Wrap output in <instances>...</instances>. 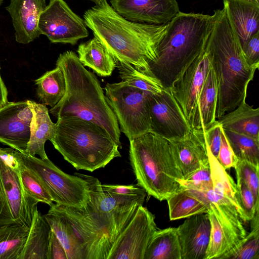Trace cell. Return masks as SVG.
Segmentation results:
<instances>
[{"label":"cell","instance_id":"obj_23","mask_svg":"<svg viewBox=\"0 0 259 259\" xmlns=\"http://www.w3.org/2000/svg\"><path fill=\"white\" fill-rule=\"evenodd\" d=\"M217 86L211 66L205 78L194 112L192 129L206 130L217 120Z\"/></svg>","mask_w":259,"mask_h":259},{"label":"cell","instance_id":"obj_37","mask_svg":"<svg viewBox=\"0 0 259 259\" xmlns=\"http://www.w3.org/2000/svg\"><path fill=\"white\" fill-rule=\"evenodd\" d=\"M181 187L201 193L213 189L209 163L179 180Z\"/></svg>","mask_w":259,"mask_h":259},{"label":"cell","instance_id":"obj_27","mask_svg":"<svg viewBox=\"0 0 259 259\" xmlns=\"http://www.w3.org/2000/svg\"><path fill=\"white\" fill-rule=\"evenodd\" d=\"M51 231L50 225L36 207L26 242L18 259H47Z\"/></svg>","mask_w":259,"mask_h":259},{"label":"cell","instance_id":"obj_44","mask_svg":"<svg viewBox=\"0 0 259 259\" xmlns=\"http://www.w3.org/2000/svg\"><path fill=\"white\" fill-rule=\"evenodd\" d=\"M7 96V89L2 78L0 72V108L9 102L8 100Z\"/></svg>","mask_w":259,"mask_h":259},{"label":"cell","instance_id":"obj_10","mask_svg":"<svg viewBox=\"0 0 259 259\" xmlns=\"http://www.w3.org/2000/svg\"><path fill=\"white\" fill-rule=\"evenodd\" d=\"M48 212L65 218L82 244L85 259H107L113 243L105 224L84 207L53 203Z\"/></svg>","mask_w":259,"mask_h":259},{"label":"cell","instance_id":"obj_30","mask_svg":"<svg viewBox=\"0 0 259 259\" xmlns=\"http://www.w3.org/2000/svg\"><path fill=\"white\" fill-rule=\"evenodd\" d=\"M36 95L41 104L55 106L63 97L66 91V82L62 69L56 66L48 71L34 81Z\"/></svg>","mask_w":259,"mask_h":259},{"label":"cell","instance_id":"obj_12","mask_svg":"<svg viewBox=\"0 0 259 259\" xmlns=\"http://www.w3.org/2000/svg\"><path fill=\"white\" fill-rule=\"evenodd\" d=\"M157 230L154 215L146 207L139 206L115 240L107 259H144Z\"/></svg>","mask_w":259,"mask_h":259},{"label":"cell","instance_id":"obj_2","mask_svg":"<svg viewBox=\"0 0 259 259\" xmlns=\"http://www.w3.org/2000/svg\"><path fill=\"white\" fill-rule=\"evenodd\" d=\"M214 21L205 50L217 86L215 118L219 119L246 100L256 69L245 60L239 39L225 9L214 11Z\"/></svg>","mask_w":259,"mask_h":259},{"label":"cell","instance_id":"obj_32","mask_svg":"<svg viewBox=\"0 0 259 259\" xmlns=\"http://www.w3.org/2000/svg\"><path fill=\"white\" fill-rule=\"evenodd\" d=\"M209 163L213 183L212 190L234 205L239 213L236 183L211 153L207 146Z\"/></svg>","mask_w":259,"mask_h":259},{"label":"cell","instance_id":"obj_3","mask_svg":"<svg viewBox=\"0 0 259 259\" xmlns=\"http://www.w3.org/2000/svg\"><path fill=\"white\" fill-rule=\"evenodd\" d=\"M56 66L63 71L66 91L62 99L50 109V113L57 118L75 116L93 122L105 129L121 148L117 120L97 77L85 68L71 51L60 54Z\"/></svg>","mask_w":259,"mask_h":259},{"label":"cell","instance_id":"obj_20","mask_svg":"<svg viewBox=\"0 0 259 259\" xmlns=\"http://www.w3.org/2000/svg\"><path fill=\"white\" fill-rule=\"evenodd\" d=\"M224 8L242 48L259 32V4L246 0H223Z\"/></svg>","mask_w":259,"mask_h":259},{"label":"cell","instance_id":"obj_42","mask_svg":"<svg viewBox=\"0 0 259 259\" xmlns=\"http://www.w3.org/2000/svg\"><path fill=\"white\" fill-rule=\"evenodd\" d=\"M223 127L217 119L209 128L205 130V138L207 146L212 154L217 158L221 142Z\"/></svg>","mask_w":259,"mask_h":259},{"label":"cell","instance_id":"obj_31","mask_svg":"<svg viewBox=\"0 0 259 259\" xmlns=\"http://www.w3.org/2000/svg\"><path fill=\"white\" fill-rule=\"evenodd\" d=\"M28 230L17 225L0 226V259H18Z\"/></svg>","mask_w":259,"mask_h":259},{"label":"cell","instance_id":"obj_29","mask_svg":"<svg viewBox=\"0 0 259 259\" xmlns=\"http://www.w3.org/2000/svg\"><path fill=\"white\" fill-rule=\"evenodd\" d=\"M144 259H182L177 228L157 229L147 246Z\"/></svg>","mask_w":259,"mask_h":259},{"label":"cell","instance_id":"obj_38","mask_svg":"<svg viewBox=\"0 0 259 259\" xmlns=\"http://www.w3.org/2000/svg\"><path fill=\"white\" fill-rule=\"evenodd\" d=\"M236 180L244 183L252 192L259 204V165L245 161L238 160L235 168Z\"/></svg>","mask_w":259,"mask_h":259},{"label":"cell","instance_id":"obj_24","mask_svg":"<svg viewBox=\"0 0 259 259\" xmlns=\"http://www.w3.org/2000/svg\"><path fill=\"white\" fill-rule=\"evenodd\" d=\"M166 201L170 221L207 213L209 207V202L202 193L182 187Z\"/></svg>","mask_w":259,"mask_h":259},{"label":"cell","instance_id":"obj_15","mask_svg":"<svg viewBox=\"0 0 259 259\" xmlns=\"http://www.w3.org/2000/svg\"><path fill=\"white\" fill-rule=\"evenodd\" d=\"M32 112L28 100L8 102L0 108V142L26 154Z\"/></svg>","mask_w":259,"mask_h":259},{"label":"cell","instance_id":"obj_1","mask_svg":"<svg viewBox=\"0 0 259 259\" xmlns=\"http://www.w3.org/2000/svg\"><path fill=\"white\" fill-rule=\"evenodd\" d=\"M83 18L94 37L118 62L130 64L152 75L148 62L156 58V48L167 24L131 21L118 14L107 1L86 11Z\"/></svg>","mask_w":259,"mask_h":259},{"label":"cell","instance_id":"obj_28","mask_svg":"<svg viewBox=\"0 0 259 259\" xmlns=\"http://www.w3.org/2000/svg\"><path fill=\"white\" fill-rule=\"evenodd\" d=\"M44 217L64 247L68 259H85L82 244L71 223L55 213L48 212Z\"/></svg>","mask_w":259,"mask_h":259},{"label":"cell","instance_id":"obj_41","mask_svg":"<svg viewBox=\"0 0 259 259\" xmlns=\"http://www.w3.org/2000/svg\"><path fill=\"white\" fill-rule=\"evenodd\" d=\"M247 63L256 70L259 67V32L254 34L242 48Z\"/></svg>","mask_w":259,"mask_h":259},{"label":"cell","instance_id":"obj_34","mask_svg":"<svg viewBox=\"0 0 259 259\" xmlns=\"http://www.w3.org/2000/svg\"><path fill=\"white\" fill-rule=\"evenodd\" d=\"M238 160L259 165V140L248 136L224 130Z\"/></svg>","mask_w":259,"mask_h":259},{"label":"cell","instance_id":"obj_35","mask_svg":"<svg viewBox=\"0 0 259 259\" xmlns=\"http://www.w3.org/2000/svg\"><path fill=\"white\" fill-rule=\"evenodd\" d=\"M19 174L22 184L28 193L38 202L51 206V196L40 178L24 163L21 153H19Z\"/></svg>","mask_w":259,"mask_h":259},{"label":"cell","instance_id":"obj_22","mask_svg":"<svg viewBox=\"0 0 259 259\" xmlns=\"http://www.w3.org/2000/svg\"><path fill=\"white\" fill-rule=\"evenodd\" d=\"M32 117L30 123V137L26 154L32 156L38 155L40 158H48L45 145L47 140L53 139L56 133V124L50 117L46 106L28 100Z\"/></svg>","mask_w":259,"mask_h":259},{"label":"cell","instance_id":"obj_45","mask_svg":"<svg viewBox=\"0 0 259 259\" xmlns=\"http://www.w3.org/2000/svg\"><path fill=\"white\" fill-rule=\"evenodd\" d=\"M95 3L96 5H100L107 0H90Z\"/></svg>","mask_w":259,"mask_h":259},{"label":"cell","instance_id":"obj_5","mask_svg":"<svg viewBox=\"0 0 259 259\" xmlns=\"http://www.w3.org/2000/svg\"><path fill=\"white\" fill-rule=\"evenodd\" d=\"M54 137L50 141L76 170L91 172L121 157L118 145L99 125L75 116L57 118Z\"/></svg>","mask_w":259,"mask_h":259},{"label":"cell","instance_id":"obj_33","mask_svg":"<svg viewBox=\"0 0 259 259\" xmlns=\"http://www.w3.org/2000/svg\"><path fill=\"white\" fill-rule=\"evenodd\" d=\"M116 67L121 81L130 86L151 94H160L164 90L155 77L138 70L130 64L118 62Z\"/></svg>","mask_w":259,"mask_h":259},{"label":"cell","instance_id":"obj_8","mask_svg":"<svg viewBox=\"0 0 259 259\" xmlns=\"http://www.w3.org/2000/svg\"><path fill=\"white\" fill-rule=\"evenodd\" d=\"M107 102L117 120L120 132L129 141L150 132L148 96L150 94L123 81L107 83Z\"/></svg>","mask_w":259,"mask_h":259},{"label":"cell","instance_id":"obj_6","mask_svg":"<svg viewBox=\"0 0 259 259\" xmlns=\"http://www.w3.org/2000/svg\"><path fill=\"white\" fill-rule=\"evenodd\" d=\"M129 159L137 184L148 195L161 201L181 188L183 176L168 140L149 132L131 140Z\"/></svg>","mask_w":259,"mask_h":259},{"label":"cell","instance_id":"obj_47","mask_svg":"<svg viewBox=\"0 0 259 259\" xmlns=\"http://www.w3.org/2000/svg\"><path fill=\"white\" fill-rule=\"evenodd\" d=\"M4 1V0H0V6L3 4Z\"/></svg>","mask_w":259,"mask_h":259},{"label":"cell","instance_id":"obj_17","mask_svg":"<svg viewBox=\"0 0 259 259\" xmlns=\"http://www.w3.org/2000/svg\"><path fill=\"white\" fill-rule=\"evenodd\" d=\"M169 141L183 178L209 163L205 130L192 129L185 136Z\"/></svg>","mask_w":259,"mask_h":259},{"label":"cell","instance_id":"obj_13","mask_svg":"<svg viewBox=\"0 0 259 259\" xmlns=\"http://www.w3.org/2000/svg\"><path fill=\"white\" fill-rule=\"evenodd\" d=\"M148 104L150 132L168 140L185 136L192 128L170 88L150 94Z\"/></svg>","mask_w":259,"mask_h":259},{"label":"cell","instance_id":"obj_16","mask_svg":"<svg viewBox=\"0 0 259 259\" xmlns=\"http://www.w3.org/2000/svg\"><path fill=\"white\" fill-rule=\"evenodd\" d=\"M112 8L131 21L168 23L180 12L177 0H110Z\"/></svg>","mask_w":259,"mask_h":259},{"label":"cell","instance_id":"obj_4","mask_svg":"<svg viewBox=\"0 0 259 259\" xmlns=\"http://www.w3.org/2000/svg\"><path fill=\"white\" fill-rule=\"evenodd\" d=\"M214 16L180 12L168 23L148 62L151 74L164 89L170 88L184 69L205 49Z\"/></svg>","mask_w":259,"mask_h":259},{"label":"cell","instance_id":"obj_46","mask_svg":"<svg viewBox=\"0 0 259 259\" xmlns=\"http://www.w3.org/2000/svg\"><path fill=\"white\" fill-rule=\"evenodd\" d=\"M246 1L259 4V0H246Z\"/></svg>","mask_w":259,"mask_h":259},{"label":"cell","instance_id":"obj_25","mask_svg":"<svg viewBox=\"0 0 259 259\" xmlns=\"http://www.w3.org/2000/svg\"><path fill=\"white\" fill-rule=\"evenodd\" d=\"M77 52L81 64L91 68L100 76L111 75L117 66L118 61L95 37L81 43Z\"/></svg>","mask_w":259,"mask_h":259},{"label":"cell","instance_id":"obj_39","mask_svg":"<svg viewBox=\"0 0 259 259\" xmlns=\"http://www.w3.org/2000/svg\"><path fill=\"white\" fill-rule=\"evenodd\" d=\"M236 185L240 217L244 222L250 221L259 211V204L256 203L252 192L244 183L237 180Z\"/></svg>","mask_w":259,"mask_h":259},{"label":"cell","instance_id":"obj_26","mask_svg":"<svg viewBox=\"0 0 259 259\" xmlns=\"http://www.w3.org/2000/svg\"><path fill=\"white\" fill-rule=\"evenodd\" d=\"M218 120L224 130L259 140V108H253L245 100Z\"/></svg>","mask_w":259,"mask_h":259},{"label":"cell","instance_id":"obj_18","mask_svg":"<svg viewBox=\"0 0 259 259\" xmlns=\"http://www.w3.org/2000/svg\"><path fill=\"white\" fill-rule=\"evenodd\" d=\"M46 6V0H10L5 9L11 18L17 42L26 45L39 37V18Z\"/></svg>","mask_w":259,"mask_h":259},{"label":"cell","instance_id":"obj_14","mask_svg":"<svg viewBox=\"0 0 259 259\" xmlns=\"http://www.w3.org/2000/svg\"><path fill=\"white\" fill-rule=\"evenodd\" d=\"M210 67L209 57L205 49L184 69L170 88L190 127L200 93Z\"/></svg>","mask_w":259,"mask_h":259},{"label":"cell","instance_id":"obj_43","mask_svg":"<svg viewBox=\"0 0 259 259\" xmlns=\"http://www.w3.org/2000/svg\"><path fill=\"white\" fill-rule=\"evenodd\" d=\"M47 259H68L64 247L52 230L49 237Z\"/></svg>","mask_w":259,"mask_h":259},{"label":"cell","instance_id":"obj_21","mask_svg":"<svg viewBox=\"0 0 259 259\" xmlns=\"http://www.w3.org/2000/svg\"><path fill=\"white\" fill-rule=\"evenodd\" d=\"M207 213L210 223L209 242L204 259L219 258L244 237L223 219L210 203Z\"/></svg>","mask_w":259,"mask_h":259},{"label":"cell","instance_id":"obj_7","mask_svg":"<svg viewBox=\"0 0 259 259\" xmlns=\"http://www.w3.org/2000/svg\"><path fill=\"white\" fill-rule=\"evenodd\" d=\"M19 152L0 147V226L30 227L38 203L26 191L19 174Z\"/></svg>","mask_w":259,"mask_h":259},{"label":"cell","instance_id":"obj_9","mask_svg":"<svg viewBox=\"0 0 259 259\" xmlns=\"http://www.w3.org/2000/svg\"><path fill=\"white\" fill-rule=\"evenodd\" d=\"M21 156L24 164L41 180L56 203L77 208L87 205L89 194L84 179L63 172L48 158L41 159L22 153Z\"/></svg>","mask_w":259,"mask_h":259},{"label":"cell","instance_id":"obj_19","mask_svg":"<svg viewBox=\"0 0 259 259\" xmlns=\"http://www.w3.org/2000/svg\"><path fill=\"white\" fill-rule=\"evenodd\" d=\"M177 228L182 259H204L211 230L207 213L189 218Z\"/></svg>","mask_w":259,"mask_h":259},{"label":"cell","instance_id":"obj_36","mask_svg":"<svg viewBox=\"0 0 259 259\" xmlns=\"http://www.w3.org/2000/svg\"><path fill=\"white\" fill-rule=\"evenodd\" d=\"M220 259H259V227L252 228L249 233Z\"/></svg>","mask_w":259,"mask_h":259},{"label":"cell","instance_id":"obj_11","mask_svg":"<svg viewBox=\"0 0 259 259\" xmlns=\"http://www.w3.org/2000/svg\"><path fill=\"white\" fill-rule=\"evenodd\" d=\"M38 27L52 43L76 45L89 36L87 26L64 0H50L40 15Z\"/></svg>","mask_w":259,"mask_h":259},{"label":"cell","instance_id":"obj_40","mask_svg":"<svg viewBox=\"0 0 259 259\" xmlns=\"http://www.w3.org/2000/svg\"><path fill=\"white\" fill-rule=\"evenodd\" d=\"M217 159L226 170L231 168H235L238 161L226 136L223 128L222 131L221 142Z\"/></svg>","mask_w":259,"mask_h":259}]
</instances>
